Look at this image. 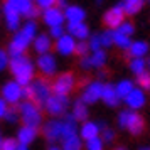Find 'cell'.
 <instances>
[{"label":"cell","instance_id":"cell-26","mask_svg":"<svg viewBox=\"0 0 150 150\" xmlns=\"http://www.w3.org/2000/svg\"><path fill=\"white\" fill-rule=\"evenodd\" d=\"M88 62H89V69H101L106 62V52L105 49H100L96 52L88 54Z\"/></svg>","mask_w":150,"mask_h":150},{"label":"cell","instance_id":"cell-31","mask_svg":"<svg viewBox=\"0 0 150 150\" xmlns=\"http://www.w3.org/2000/svg\"><path fill=\"white\" fill-rule=\"evenodd\" d=\"M128 66H130V71L135 73L137 76L147 71V62H145V59H130Z\"/></svg>","mask_w":150,"mask_h":150},{"label":"cell","instance_id":"cell-10","mask_svg":"<svg viewBox=\"0 0 150 150\" xmlns=\"http://www.w3.org/2000/svg\"><path fill=\"white\" fill-rule=\"evenodd\" d=\"M22 91H24V88L19 83H15L14 79L4 83V86H2V100L7 105H19L21 101H24Z\"/></svg>","mask_w":150,"mask_h":150},{"label":"cell","instance_id":"cell-2","mask_svg":"<svg viewBox=\"0 0 150 150\" xmlns=\"http://www.w3.org/2000/svg\"><path fill=\"white\" fill-rule=\"evenodd\" d=\"M35 35H37V22L35 21H25L21 25V29L14 34L12 41L8 42L7 52H8V56H10V59L25 54L27 47L35 39Z\"/></svg>","mask_w":150,"mask_h":150},{"label":"cell","instance_id":"cell-16","mask_svg":"<svg viewBox=\"0 0 150 150\" xmlns=\"http://www.w3.org/2000/svg\"><path fill=\"white\" fill-rule=\"evenodd\" d=\"M12 4L17 8V12L21 14V17H25L27 21H34L39 15V8L30 0H12Z\"/></svg>","mask_w":150,"mask_h":150},{"label":"cell","instance_id":"cell-12","mask_svg":"<svg viewBox=\"0 0 150 150\" xmlns=\"http://www.w3.org/2000/svg\"><path fill=\"white\" fill-rule=\"evenodd\" d=\"M103 84L105 83H101L100 79H96V81H89L86 86H84V89H83L81 93V100L84 105H95L98 100H101V93H103Z\"/></svg>","mask_w":150,"mask_h":150},{"label":"cell","instance_id":"cell-25","mask_svg":"<svg viewBox=\"0 0 150 150\" xmlns=\"http://www.w3.org/2000/svg\"><path fill=\"white\" fill-rule=\"evenodd\" d=\"M88 105H84L81 100H76L73 103V110H71V116L74 118L76 122H86L88 120Z\"/></svg>","mask_w":150,"mask_h":150},{"label":"cell","instance_id":"cell-50","mask_svg":"<svg viewBox=\"0 0 150 150\" xmlns=\"http://www.w3.org/2000/svg\"><path fill=\"white\" fill-rule=\"evenodd\" d=\"M2 142H4V138H2V135H0V150H2Z\"/></svg>","mask_w":150,"mask_h":150},{"label":"cell","instance_id":"cell-5","mask_svg":"<svg viewBox=\"0 0 150 150\" xmlns=\"http://www.w3.org/2000/svg\"><path fill=\"white\" fill-rule=\"evenodd\" d=\"M19 116L24 122L25 127H32V128H39L44 123V116H42V108L37 106L32 101H21L17 106Z\"/></svg>","mask_w":150,"mask_h":150},{"label":"cell","instance_id":"cell-24","mask_svg":"<svg viewBox=\"0 0 150 150\" xmlns=\"http://www.w3.org/2000/svg\"><path fill=\"white\" fill-rule=\"evenodd\" d=\"M149 52V44L145 41H135L128 47V56L132 59H143Z\"/></svg>","mask_w":150,"mask_h":150},{"label":"cell","instance_id":"cell-7","mask_svg":"<svg viewBox=\"0 0 150 150\" xmlns=\"http://www.w3.org/2000/svg\"><path fill=\"white\" fill-rule=\"evenodd\" d=\"M42 108L46 110L51 116H54V118H62L64 115H68L69 98H68V96L52 95L47 101H46V105H44Z\"/></svg>","mask_w":150,"mask_h":150},{"label":"cell","instance_id":"cell-21","mask_svg":"<svg viewBox=\"0 0 150 150\" xmlns=\"http://www.w3.org/2000/svg\"><path fill=\"white\" fill-rule=\"evenodd\" d=\"M66 34H69L71 37H74L76 41H86L89 39V27L84 22H78V24H68Z\"/></svg>","mask_w":150,"mask_h":150},{"label":"cell","instance_id":"cell-14","mask_svg":"<svg viewBox=\"0 0 150 150\" xmlns=\"http://www.w3.org/2000/svg\"><path fill=\"white\" fill-rule=\"evenodd\" d=\"M106 128V123L105 122H86L81 125V128H79V138L84 140V142H88V140H93V138H98L100 133H101V130Z\"/></svg>","mask_w":150,"mask_h":150},{"label":"cell","instance_id":"cell-27","mask_svg":"<svg viewBox=\"0 0 150 150\" xmlns=\"http://www.w3.org/2000/svg\"><path fill=\"white\" fill-rule=\"evenodd\" d=\"M120 7L123 8L125 15H135V14H138V12L142 10L143 2L142 0H125V2L120 4Z\"/></svg>","mask_w":150,"mask_h":150},{"label":"cell","instance_id":"cell-32","mask_svg":"<svg viewBox=\"0 0 150 150\" xmlns=\"http://www.w3.org/2000/svg\"><path fill=\"white\" fill-rule=\"evenodd\" d=\"M98 35H100L101 49L110 47V46H113V30H110V29H106V30H103V32H100Z\"/></svg>","mask_w":150,"mask_h":150},{"label":"cell","instance_id":"cell-28","mask_svg":"<svg viewBox=\"0 0 150 150\" xmlns=\"http://www.w3.org/2000/svg\"><path fill=\"white\" fill-rule=\"evenodd\" d=\"M133 88H135V86H133V83L130 81V79H122V81H118L115 84L116 95H118L120 100H125V98L132 93V89H133Z\"/></svg>","mask_w":150,"mask_h":150},{"label":"cell","instance_id":"cell-8","mask_svg":"<svg viewBox=\"0 0 150 150\" xmlns=\"http://www.w3.org/2000/svg\"><path fill=\"white\" fill-rule=\"evenodd\" d=\"M76 86V78L73 73H61L56 76L54 83H52V95L57 96H69V93L74 89Z\"/></svg>","mask_w":150,"mask_h":150},{"label":"cell","instance_id":"cell-34","mask_svg":"<svg viewBox=\"0 0 150 150\" xmlns=\"http://www.w3.org/2000/svg\"><path fill=\"white\" fill-rule=\"evenodd\" d=\"M84 149L86 150H103L105 149V143H103V140L98 137V138H93V140L84 142Z\"/></svg>","mask_w":150,"mask_h":150},{"label":"cell","instance_id":"cell-9","mask_svg":"<svg viewBox=\"0 0 150 150\" xmlns=\"http://www.w3.org/2000/svg\"><path fill=\"white\" fill-rule=\"evenodd\" d=\"M2 14H4V21H5V27L10 32H17L21 29V14L17 12V8L14 7L12 0H7L2 7Z\"/></svg>","mask_w":150,"mask_h":150},{"label":"cell","instance_id":"cell-35","mask_svg":"<svg viewBox=\"0 0 150 150\" xmlns=\"http://www.w3.org/2000/svg\"><path fill=\"white\" fill-rule=\"evenodd\" d=\"M116 32H120V34H123V35H127V37H130V35L135 32V25H133L132 22L125 21L122 25H120V27L116 29Z\"/></svg>","mask_w":150,"mask_h":150},{"label":"cell","instance_id":"cell-48","mask_svg":"<svg viewBox=\"0 0 150 150\" xmlns=\"http://www.w3.org/2000/svg\"><path fill=\"white\" fill-rule=\"evenodd\" d=\"M145 62H147V71H149V73H150V57H149V61L145 59Z\"/></svg>","mask_w":150,"mask_h":150},{"label":"cell","instance_id":"cell-43","mask_svg":"<svg viewBox=\"0 0 150 150\" xmlns=\"http://www.w3.org/2000/svg\"><path fill=\"white\" fill-rule=\"evenodd\" d=\"M66 34V30H64V27H52V29H49V37L51 39H59V37H62V35Z\"/></svg>","mask_w":150,"mask_h":150},{"label":"cell","instance_id":"cell-29","mask_svg":"<svg viewBox=\"0 0 150 150\" xmlns=\"http://www.w3.org/2000/svg\"><path fill=\"white\" fill-rule=\"evenodd\" d=\"M83 149V140L79 135H74L71 138H66L64 142H61V150H81Z\"/></svg>","mask_w":150,"mask_h":150},{"label":"cell","instance_id":"cell-42","mask_svg":"<svg viewBox=\"0 0 150 150\" xmlns=\"http://www.w3.org/2000/svg\"><path fill=\"white\" fill-rule=\"evenodd\" d=\"M56 5V2L54 0H37L35 2V7L39 8V10H47V8H51V7H54Z\"/></svg>","mask_w":150,"mask_h":150},{"label":"cell","instance_id":"cell-22","mask_svg":"<svg viewBox=\"0 0 150 150\" xmlns=\"http://www.w3.org/2000/svg\"><path fill=\"white\" fill-rule=\"evenodd\" d=\"M101 100L105 101L106 106H111V108H116L120 105V98L116 95V89L115 84H110V83H105L103 84V93H101Z\"/></svg>","mask_w":150,"mask_h":150},{"label":"cell","instance_id":"cell-23","mask_svg":"<svg viewBox=\"0 0 150 150\" xmlns=\"http://www.w3.org/2000/svg\"><path fill=\"white\" fill-rule=\"evenodd\" d=\"M37 138V128H32V127H21L19 132H17V137H15V140L21 143V145H30V143H34V140Z\"/></svg>","mask_w":150,"mask_h":150},{"label":"cell","instance_id":"cell-11","mask_svg":"<svg viewBox=\"0 0 150 150\" xmlns=\"http://www.w3.org/2000/svg\"><path fill=\"white\" fill-rule=\"evenodd\" d=\"M35 69L42 74V78H51L57 73V59H56L54 54H44V56H39L37 61H35Z\"/></svg>","mask_w":150,"mask_h":150},{"label":"cell","instance_id":"cell-49","mask_svg":"<svg viewBox=\"0 0 150 150\" xmlns=\"http://www.w3.org/2000/svg\"><path fill=\"white\" fill-rule=\"evenodd\" d=\"M138 150H150V147H149V145H143V147H140Z\"/></svg>","mask_w":150,"mask_h":150},{"label":"cell","instance_id":"cell-33","mask_svg":"<svg viewBox=\"0 0 150 150\" xmlns=\"http://www.w3.org/2000/svg\"><path fill=\"white\" fill-rule=\"evenodd\" d=\"M137 84L140 86V89H150V73L149 71H145L142 74L137 76Z\"/></svg>","mask_w":150,"mask_h":150},{"label":"cell","instance_id":"cell-38","mask_svg":"<svg viewBox=\"0 0 150 150\" xmlns=\"http://www.w3.org/2000/svg\"><path fill=\"white\" fill-rule=\"evenodd\" d=\"M88 46H89V51H91V52H96V51H100V49H101V42H100V35H98V34H93V35H89Z\"/></svg>","mask_w":150,"mask_h":150},{"label":"cell","instance_id":"cell-4","mask_svg":"<svg viewBox=\"0 0 150 150\" xmlns=\"http://www.w3.org/2000/svg\"><path fill=\"white\" fill-rule=\"evenodd\" d=\"M51 96H52V84L44 78H37V79L34 78V81L22 91L24 101H32L41 108L46 105V101Z\"/></svg>","mask_w":150,"mask_h":150},{"label":"cell","instance_id":"cell-3","mask_svg":"<svg viewBox=\"0 0 150 150\" xmlns=\"http://www.w3.org/2000/svg\"><path fill=\"white\" fill-rule=\"evenodd\" d=\"M8 69L14 76V81L19 83L22 88H27L30 83L34 81V74H35V64L27 56H19V57H14L10 59V64H8Z\"/></svg>","mask_w":150,"mask_h":150},{"label":"cell","instance_id":"cell-47","mask_svg":"<svg viewBox=\"0 0 150 150\" xmlns=\"http://www.w3.org/2000/svg\"><path fill=\"white\" fill-rule=\"evenodd\" d=\"M115 150H128L127 147H123V145H118V147H115Z\"/></svg>","mask_w":150,"mask_h":150},{"label":"cell","instance_id":"cell-37","mask_svg":"<svg viewBox=\"0 0 150 150\" xmlns=\"http://www.w3.org/2000/svg\"><path fill=\"white\" fill-rule=\"evenodd\" d=\"M89 52V46H88V42L86 41H79V42H76V51H74V54H78L79 57H86Z\"/></svg>","mask_w":150,"mask_h":150},{"label":"cell","instance_id":"cell-18","mask_svg":"<svg viewBox=\"0 0 150 150\" xmlns=\"http://www.w3.org/2000/svg\"><path fill=\"white\" fill-rule=\"evenodd\" d=\"M145 93H143L140 88H133L132 89V93H130L123 101L127 103V106H128L132 111H137V110L143 108V105H145Z\"/></svg>","mask_w":150,"mask_h":150},{"label":"cell","instance_id":"cell-19","mask_svg":"<svg viewBox=\"0 0 150 150\" xmlns=\"http://www.w3.org/2000/svg\"><path fill=\"white\" fill-rule=\"evenodd\" d=\"M62 12H64V21H68V24L84 22L86 19V10L79 5H68Z\"/></svg>","mask_w":150,"mask_h":150},{"label":"cell","instance_id":"cell-15","mask_svg":"<svg viewBox=\"0 0 150 150\" xmlns=\"http://www.w3.org/2000/svg\"><path fill=\"white\" fill-rule=\"evenodd\" d=\"M42 21H44V24H46L49 29L62 27L64 22H66L64 21V12H62L57 5L47 8V10H44V12H42Z\"/></svg>","mask_w":150,"mask_h":150},{"label":"cell","instance_id":"cell-13","mask_svg":"<svg viewBox=\"0 0 150 150\" xmlns=\"http://www.w3.org/2000/svg\"><path fill=\"white\" fill-rule=\"evenodd\" d=\"M103 22H105V25H106L110 30H116V29L122 25L123 22H125V12H123V8L120 7V4L115 5V7L108 8V10L105 12Z\"/></svg>","mask_w":150,"mask_h":150},{"label":"cell","instance_id":"cell-20","mask_svg":"<svg viewBox=\"0 0 150 150\" xmlns=\"http://www.w3.org/2000/svg\"><path fill=\"white\" fill-rule=\"evenodd\" d=\"M32 46H34V51L39 56L49 54L51 49H52V39L49 37V34H37L35 39L32 41Z\"/></svg>","mask_w":150,"mask_h":150},{"label":"cell","instance_id":"cell-40","mask_svg":"<svg viewBox=\"0 0 150 150\" xmlns=\"http://www.w3.org/2000/svg\"><path fill=\"white\" fill-rule=\"evenodd\" d=\"M8 64H10V56L5 49H0V73L2 71H5L8 68Z\"/></svg>","mask_w":150,"mask_h":150},{"label":"cell","instance_id":"cell-44","mask_svg":"<svg viewBox=\"0 0 150 150\" xmlns=\"http://www.w3.org/2000/svg\"><path fill=\"white\" fill-rule=\"evenodd\" d=\"M7 110H8V105H7L5 101H4L2 98H0V120H2L4 116H5V113H7Z\"/></svg>","mask_w":150,"mask_h":150},{"label":"cell","instance_id":"cell-1","mask_svg":"<svg viewBox=\"0 0 150 150\" xmlns=\"http://www.w3.org/2000/svg\"><path fill=\"white\" fill-rule=\"evenodd\" d=\"M42 135L49 143L64 142L66 138L78 135V122L71 116V113L64 115L62 118H51L42 123Z\"/></svg>","mask_w":150,"mask_h":150},{"label":"cell","instance_id":"cell-39","mask_svg":"<svg viewBox=\"0 0 150 150\" xmlns=\"http://www.w3.org/2000/svg\"><path fill=\"white\" fill-rule=\"evenodd\" d=\"M19 118H21V116H19V111H17L15 108H8L7 113H5V116H4V120H5L7 123H12V125L19 122Z\"/></svg>","mask_w":150,"mask_h":150},{"label":"cell","instance_id":"cell-36","mask_svg":"<svg viewBox=\"0 0 150 150\" xmlns=\"http://www.w3.org/2000/svg\"><path fill=\"white\" fill-rule=\"evenodd\" d=\"M100 138L103 140V143H111L115 140V130L106 127V128L101 130V133H100Z\"/></svg>","mask_w":150,"mask_h":150},{"label":"cell","instance_id":"cell-30","mask_svg":"<svg viewBox=\"0 0 150 150\" xmlns=\"http://www.w3.org/2000/svg\"><path fill=\"white\" fill-rule=\"evenodd\" d=\"M113 44H115L116 47L128 51V47L132 46V39L127 37V35L120 34V32H116V30H113Z\"/></svg>","mask_w":150,"mask_h":150},{"label":"cell","instance_id":"cell-17","mask_svg":"<svg viewBox=\"0 0 150 150\" xmlns=\"http://www.w3.org/2000/svg\"><path fill=\"white\" fill-rule=\"evenodd\" d=\"M56 47V52L61 56H71L74 54L76 51V39L74 37H71L69 34H64L62 37H59L54 44Z\"/></svg>","mask_w":150,"mask_h":150},{"label":"cell","instance_id":"cell-45","mask_svg":"<svg viewBox=\"0 0 150 150\" xmlns=\"http://www.w3.org/2000/svg\"><path fill=\"white\" fill-rule=\"evenodd\" d=\"M17 150H29V147H27V145H21V143H19Z\"/></svg>","mask_w":150,"mask_h":150},{"label":"cell","instance_id":"cell-46","mask_svg":"<svg viewBox=\"0 0 150 150\" xmlns=\"http://www.w3.org/2000/svg\"><path fill=\"white\" fill-rule=\"evenodd\" d=\"M47 150H61V147H56V145H51Z\"/></svg>","mask_w":150,"mask_h":150},{"label":"cell","instance_id":"cell-6","mask_svg":"<svg viewBox=\"0 0 150 150\" xmlns=\"http://www.w3.org/2000/svg\"><path fill=\"white\" fill-rule=\"evenodd\" d=\"M118 127L122 130H128L132 135L137 137L145 130V120L132 110H123L118 115Z\"/></svg>","mask_w":150,"mask_h":150},{"label":"cell","instance_id":"cell-41","mask_svg":"<svg viewBox=\"0 0 150 150\" xmlns=\"http://www.w3.org/2000/svg\"><path fill=\"white\" fill-rule=\"evenodd\" d=\"M17 147H19V142L12 137L4 138V142H2V150H17Z\"/></svg>","mask_w":150,"mask_h":150}]
</instances>
